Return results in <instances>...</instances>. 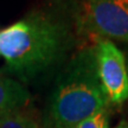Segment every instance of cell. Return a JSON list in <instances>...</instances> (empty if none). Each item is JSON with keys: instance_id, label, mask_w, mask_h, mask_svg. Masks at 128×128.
<instances>
[{"instance_id": "6da1fadb", "label": "cell", "mask_w": 128, "mask_h": 128, "mask_svg": "<svg viewBox=\"0 0 128 128\" xmlns=\"http://www.w3.org/2000/svg\"><path fill=\"white\" fill-rule=\"evenodd\" d=\"M74 46L71 26L49 11H32L0 31V55L6 70L22 82L52 72Z\"/></svg>"}, {"instance_id": "7a4b0ae2", "label": "cell", "mask_w": 128, "mask_h": 128, "mask_svg": "<svg viewBox=\"0 0 128 128\" xmlns=\"http://www.w3.org/2000/svg\"><path fill=\"white\" fill-rule=\"evenodd\" d=\"M108 98L101 84L95 48L77 52L56 81L49 102L51 128H76L86 119L106 109Z\"/></svg>"}, {"instance_id": "3957f363", "label": "cell", "mask_w": 128, "mask_h": 128, "mask_svg": "<svg viewBox=\"0 0 128 128\" xmlns=\"http://www.w3.org/2000/svg\"><path fill=\"white\" fill-rule=\"evenodd\" d=\"M82 26L97 36L128 43V0H84Z\"/></svg>"}, {"instance_id": "277c9868", "label": "cell", "mask_w": 128, "mask_h": 128, "mask_svg": "<svg viewBox=\"0 0 128 128\" xmlns=\"http://www.w3.org/2000/svg\"><path fill=\"white\" fill-rule=\"evenodd\" d=\"M97 72L108 102L121 104L128 98V71L122 51L110 39H102L95 48Z\"/></svg>"}, {"instance_id": "5b68a950", "label": "cell", "mask_w": 128, "mask_h": 128, "mask_svg": "<svg viewBox=\"0 0 128 128\" xmlns=\"http://www.w3.org/2000/svg\"><path fill=\"white\" fill-rule=\"evenodd\" d=\"M31 101L28 88L17 80L0 76V118L23 110Z\"/></svg>"}, {"instance_id": "8992f818", "label": "cell", "mask_w": 128, "mask_h": 128, "mask_svg": "<svg viewBox=\"0 0 128 128\" xmlns=\"http://www.w3.org/2000/svg\"><path fill=\"white\" fill-rule=\"evenodd\" d=\"M0 128H42L31 115L23 110L13 112L0 118Z\"/></svg>"}, {"instance_id": "52a82bcc", "label": "cell", "mask_w": 128, "mask_h": 128, "mask_svg": "<svg viewBox=\"0 0 128 128\" xmlns=\"http://www.w3.org/2000/svg\"><path fill=\"white\" fill-rule=\"evenodd\" d=\"M76 128H109V120L106 109L100 110L92 116L86 119Z\"/></svg>"}, {"instance_id": "ba28073f", "label": "cell", "mask_w": 128, "mask_h": 128, "mask_svg": "<svg viewBox=\"0 0 128 128\" xmlns=\"http://www.w3.org/2000/svg\"><path fill=\"white\" fill-rule=\"evenodd\" d=\"M114 128H128V122H126V121H122V122H120L116 127Z\"/></svg>"}, {"instance_id": "9c48e42d", "label": "cell", "mask_w": 128, "mask_h": 128, "mask_svg": "<svg viewBox=\"0 0 128 128\" xmlns=\"http://www.w3.org/2000/svg\"><path fill=\"white\" fill-rule=\"evenodd\" d=\"M0 56H1V55H0Z\"/></svg>"}]
</instances>
